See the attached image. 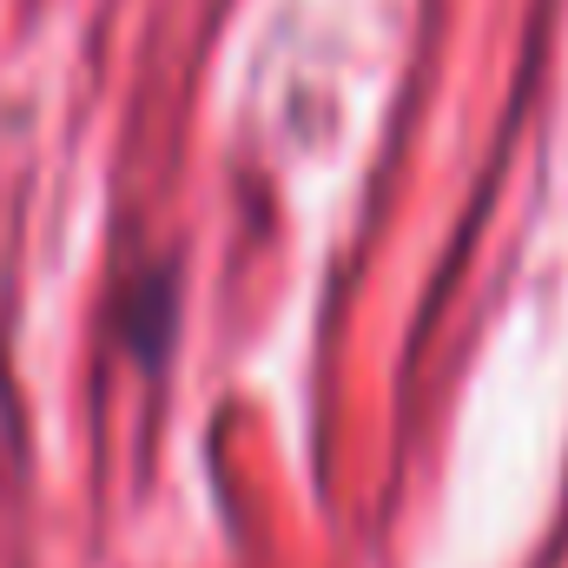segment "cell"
<instances>
[{
	"instance_id": "6da1fadb",
	"label": "cell",
	"mask_w": 568,
	"mask_h": 568,
	"mask_svg": "<svg viewBox=\"0 0 568 568\" xmlns=\"http://www.w3.org/2000/svg\"><path fill=\"white\" fill-rule=\"evenodd\" d=\"M133 317H126V337L140 344V351H159V337H165V324H172V291L165 278H140L133 284Z\"/></svg>"
},
{
	"instance_id": "7a4b0ae2",
	"label": "cell",
	"mask_w": 568,
	"mask_h": 568,
	"mask_svg": "<svg viewBox=\"0 0 568 568\" xmlns=\"http://www.w3.org/2000/svg\"><path fill=\"white\" fill-rule=\"evenodd\" d=\"M7 429H13V390H7V364H0V449H7Z\"/></svg>"
}]
</instances>
